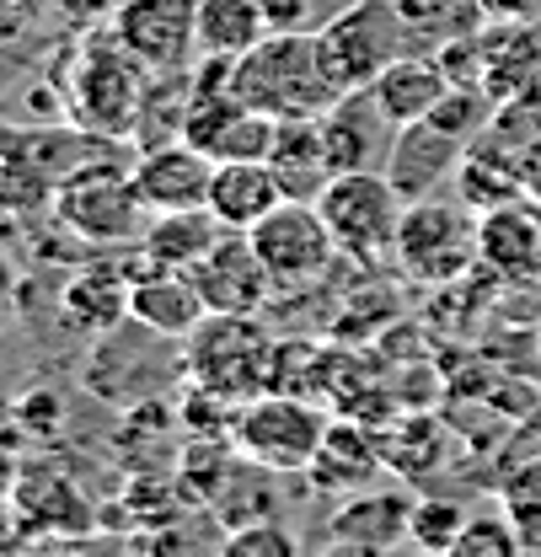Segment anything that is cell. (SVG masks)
Masks as SVG:
<instances>
[{
  "label": "cell",
  "instance_id": "6da1fadb",
  "mask_svg": "<svg viewBox=\"0 0 541 557\" xmlns=\"http://www.w3.org/2000/svg\"><path fill=\"white\" fill-rule=\"evenodd\" d=\"M231 91L269 119H322L339 97V86L322 70L317 33H300V27H273L263 44L236 54Z\"/></svg>",
  "mask_w": 541,
  "mask_h": 557
},
{
  "label": "cell",
  "instance_id": "7a4b0ae2",
  "mask_svg": "<svg viewBox=\"0 0 541 557\" xmlns=\"http://www.w3.org/2000/svg\"><path fill=\"white\" fill-rule=\"evenodd\" d=\"M273 348L253 311H209L188 333L183 375L214 403H247L273 386Z\"/></svg>",
  "mask_w": 541,
  "mask_h": 557
},
{
  "label": "cell",
  "instance_id": "3957f363",
  "mask_svg": "<svg viewBox=\"0 0 541 557\" xmlns=\"http://www.w3.org/2000/svg\"><path fill=\"white\" fill-rule=\"evenodd\" d=\"M392 263L413 284H462L477 269V209H467L456 194H429L407 199Z\"/></svg>",
  "mask_w": 541,
  "mask_h": 557
},
{
  "label": "cell",
  "instance_id": "277c9868",
  "mask_svg": "<svg viewBox=\"0 0 541 557\" xmlns=\"http://www.w3.org/2000/svg\"><path fill=\"white\" fill-rule=\"evenodd\" d=\"M317 49H322L328 81L339 91H359V86H376V75L392 60L413 54L418 44L407 33L397 0H354L317 33Z\"/></svg>",
  "mask_w": 541,
  "mask_h": 557
},
{
  "label": "cell",
  "instance_id": "5b68a950",
  "mask_svg": "<svg viewBox=\"0 0 541 557\" xmlns=\"http://www.w3.org/2000/svg\"><path fill=\"white\" fill-rule=\"evenodd\" d=\"M328 423L333 418L322 413L306 392H258L231 418V445L247 461L269 467L273 478H284V472H306L311 467Z\"/></svg>",
  "mask_w": 541,
  "mask_h": 557
},
{
  "label": "cell",
  "instance_id": "8992f818",
  "mask_svg": "<svg viewBox=\"0 0 541 557\" xmlns=\"http://www.w3.org/2000/svg\"><path fill=\"white\" fill-rule=\"evenodd\" d=\"M145 75H156L150 65H139L124 49L119 33L108 38H86L75 49V81H70V113L91 129V135H130L139 124V102H145Z\"/></svg>",
  "mask_w": 541,
  "mask_h": 557
},
{
  "label": "cell",
  "instance_id": "52a82bcc",
  "mask_svg": "<svg viewBox=\"0 0 541 557\" xmlns=\"http://www.w3.org/2000/svg\"><path fill=\"white\" fill-rule=\"evenodd\" d=\"M54 214H60V225L75 231L81 242H91V247H130L139 236H145V199H139L135 188V172H124V166H75L60 177V194H54Z\"/></svg>",
  "mask_w": 541,
  "mask_h": 557
},
{
  "label": "cell",
  "instance_id": "ba28073f",
  "mask_svg": "<svg viewBox=\"0 0 541 557\" xmlns=\"http://www.w3.org/2000/svg\"><path fill=\"white\" fill-rule=\"evenodd\" d=\"M317 209H322L343 258L376 263V258H392V247H397V225H403L407 199L392 188V177L381 166H370V172H339L322 188Z\"/></svg>",
  "mask_w": 541,
  "mask_h": 557
},
{
  "label": "cell",
  "instance_id": "9c48e42d",
  "mask_svg": "<svg viewBox=\"0 0 541 557\" xmlns=\"http://www.w3.org/2000/svg\"><path fill=\"white\" fill-rule=\"evenodd\" d=\"M247 236H253V247H258V258L269 269L273 289H306L343 258L328 220H322V209L311 199H284Z\"/></svg>",
  "mask_w": 541,
  "mask_h": 557
},
{
  "label": "cell",
  "instance_id": "30bf717a",
  "mask_svg": "<svg viewBox=\"0 0 541 557\" xmlns=\"http://www.w3.org/2000/svg\"><path fill=\"white\" fill-rule=\"evenodd\" d=\"M113 33L156 75H177L199 54V0H119Z\"/></svg>",
  "mask_w": 541,
  "mask_h": 557
},
{
  "label": "cell",
  "instance_id": "8fae6325",
  "mask_svg": "<svg viewBox=\"0 0 541 557\" xmlns=\"http://www.w3.org/2000/svg\"><path fill=\"white\" fill-rule=\"evenodd\" d=\"M477 263L499 284H541V199L520 194L477 214Z\"/></svg>",
  "mask_w": 541,
  "mask_h": 557
},
{
  "label": "cell",
  "instance_id": "7c38bea8",
  "mask_svg": "<svg viewBox=\"0 0 541 557\" xmlns=\"http://www.w3.org/2000/svg\"><path fill=\"white\" fill-rule=\"evenodd\" d=\"M467 145H472V139L451 135L445 124L418 119V124H403V129L392 135V150H386L381 172L392 177V188H397L403 199H429V194H445V188H451V177H456Z\"/></svg>",
  "mask_w": 541,
  "mask_h": 557
},
{
  "label": "cell",
  "instance_id": "4fadbf2b",
  "mask_svg": "<svg viewBox=\"0 0 541 557\" xmlns=\"http://www.w3.org/2000/svg\"><path fill=\"white\" fill-rule=\"evenodd\" d=\"M135 188L150 214H172V209H209V183H214V156H204L188 139H161L145 145L135 166Z\"/></svg>",
  "mask_w": 541,
  "mask_h": 557
},
{
  "label": "cell",
  "instance_id": "5bb4252c",
  "mask_svg": "<svg viewBox=\"0 0 541 557\" xmlns=\"http://www.w3.org/2000/svg\"><path fill=\"white\" fill-rule=\"evenodd\" d=\"M397 124L381 113L376 91L359 86V91H339L333 108L322 113V139H328V161H333V177L339 172H370L386 161Z\"/></svg>",
  "mask_w": 541,
  "mask_h": 557
},
{
  "label": "cell",
  "instance_id": "9a60e30c",
  "mask_svg": "<svg viewBox=\"0 0 541 557\" xmlns=\"http://www.w3.org/2000/svg\"><path fill=\"white\" fill-rule=\"evenodd\" d=\"M188 274L199 278V295L209 311H258L263 295L273 289L269 269H263V258H258L247 231H220L214 247L204 252Z\"/></svg>",
  "mask_w": 541,
  "mask_h": 557
},
{
  "label": "cell",
  "instance_id": "2e32d148",
  "mask_svg": "<svg viewBox=\"0 0 541 557\" xmlns=\"http://www.w3.org/2000/svg\"><path fill=\"white\" fill-rule=\"evenodd\" d=\"M381 472H386V445H381L365 423L333 418L328 434H322V445H317V456H311V467H306L300 478L311 483V493H322V498H348V493H359V487H376Z\"/></svg>",
  "mask_w": 541,
  "mask_h": 557
},
{
  "label": "cell",
  "instance_id": "e0dca14e",
  "mask_svg": "<svg viewBox=\"0 0 541 557\" xmlns=\"http://www.w3.org/2000/svg\"><path fill=\"white\" fill-rule=\"evenodd\" d=\"M413 498L397 487H359L328 515V542L339 553H392L407 547Z\"/></svg>",
  "mask_w": 541,
  "mask_h": 557
},
{
  "label": "cell",
  "instance_id": "ac0fdd59",
  "mask_svg": "<svg viewBox=\"0 0 541 557\" xmlns=\"http://www.w3.org/2000/svg\"><path fill=\"white\" fill-rule=\"evenodd\" d=\"M135 278V274H130ZM209 317L199 295V278L188 269H161V263H145V274L130 284V322L145 333H161V338H188Z\"/></svg>",
  "mask_w": 541,
  "mask_h": 557
},
{
  "label": "cell",
  "instance_id": "d6986e66",
  "mask_svg": "<svg viewBox=\"0 0 541 557\" xmlns=\"http://www.w3.org/2000/svg\"><path fill=\"white\" fill-rule=\"evenodd\" d=\"M451 194L467 209H477V214L520 199V194H526V188H520V145H509L504 135H493V129L482 139H472V145L462 150L456 177H451Z\"/></svg>",
  "mask_w": 541,
  "mask_h": 557
},
{
  "label": "cell",
  "instance_id": "ffe728a7",
  "mask_svg": "<svg viewBox=\"0 0 541 557\" xmlns=\"http://www.w3.org/2000/svg\"><path fill=\"white\" fill-rule=\"evenodd\" d=\"M269 166L284 188V199H322V188L333 183V161H328V139H322V119H279Z\"/></svg>",
  "mask_w": 541,
  "mask_h": 557
},
{
  "label": "cell",
  "instance_id": "44dd1931",
  "mask_svg": "<svg viewBox=\"0 0 541 557\" xmlns=\"http://www.w3.org/2000/svg\"><path fill=\"white\" fill-rule=\"evenodd\" d=\"M279 205H284V188H279L269 161H214L209 214H214L225 231H253V225Z\"/></svg>",
  "mask_w": 541,
  "mask_h": 557
},
{
  "label": "cell",
  "instance_id": "7402d4cb",
  "mask_svg": "<svg viewBox=\"0 0 541 557\" xmlns=\"http://www.w3.org/2000/svg\"><path fill=\"white\" fill-rule=\"evenodd\" d=\"M130 284L135 278L113 263H86L81 274H70L65 295H60V311H65L70 327L81 333H113L124 317H130Z\"/></svg>",
  "mask_w": 541,
  "mask_h": 557
},
{
  "label": "cell",
  "instance_id": "603a6c76",
  "mask_svg": "<svg viewBox=\"0 0 541 557\" xmlns=\"http://www.w3.org/2000/svg\"><path fill=\"white\" fill-rule=\"evenodd\" d=\"M376 102H381V113L403 129V124H418V119H429L434 108H440V97L451 91V75L440 60H423V54H403V60H392V65L376 75Z\"/></svg>",
  "mask_w": 541,
  "mask_h": 557
},
{
  "label": "cell",
  "instance_id": "cb8c5ba5",
  "mask_svg": "<svg viewBox=\"0 0 541 557\" xmlns=\"http://www.w3.org/2000/svg\"><path fill=\"white\" fill-rule=\"evenodd\" d=\"M225 225L209 214V209H172V214H156L139 236V258L145 263H161V269H194L204 252L214 247Z\"/></svg>",
  "mask_w": 541,
  "mask_h": 557
},
{
  "label": "cell",
  "instance_id": "d4e9b609",
  "mask_svg": "<svg viewBox=\"0 0 541 557\" xmlns=\"http://www.w3.org/2000/svg\"><path fill=\"white\" fill-rule=\"evenodd\" d=\"M269 33L273 27L263 0H199V54L236 60L253 44H263Z\"/></svg>",
  "mask_w": 541,
  "mask_h": 557
},
{
  "label": "cell",
  "instance_id": "484cf974",
  "mask_svg": "<svg viewBox=\"0 0 541 557\" xmlns=\"http://www.w3.org/2000/svg\"><path fill=\"white\" fill-rule=\"evenodd\" d=\"M397 5H403V22L418 49H423V44L440 49V44L467 38V33H477V27L488 22L482 0H397Z\"/></svg>",
  "mask_w": 541,
  "mask_h": 557
},
{
  "label": "cell",
  "instance_id": "4316f807",
  "mask_svg": "<svg viewBox=\"0 0 541 557\" xmlns=\"http://www.w3.org/2000/svg\"><path fill=\"white\" fill-rule=\"evenodd\" d=\"M54 194H60V183L38 156H27L22 145H11L0 156V209L5 214H33V209L54 205Z\"/></svg>",
  "mask_w": 541,
  "mask_h": 557
},
{
  "label": "cell",
  "instance_id": "83f0119b",
  "mask_svg": "<svg viewBox=\"0 0 541 557\" xmlns=\"http://www.w3.org/2000/svg\"><path fill=\"white\" fill-rule=\"evenodd\" d=\"M467 504L434 493V498H413V515H407V547L418 553H434V557H451L456 553V536L467 525Z\"/></svg>",
  "mask_w": 541,
  "mask_h": 557
},
{
  "label": "cell",
  "instance_id": "f1b7e54d",
  "mask_svg": "<svg viewBox=\"0 0 541 557\" xmlns=\"http://www.w3.org/2000/svg\"><path fill=\"white\" fill-rule=\"evenodd\" d=\"M273 135H279V119H269V113H258V108L242 102V108L225 119V129L214 135L209 156H214V161H269Z\"/></svg>",
  "mask_w": 541,
  "mask_h": 557
},
{
  "label": "cell",
  "instance_id": "f546056e",
  "mask_svg": "<svg viewBox=\"0 0 541 557\" xmlns=\"http://www.w3.org/2000/svg\"><path fill=\"white\" fill-rule=\"evenodd\" d=\"M520 553H526V536H520L509 509H482V515L472 509L451 557H520Z\"/></svg>",
  "mask_w": 541,
  "mask_h": 557
},
{
  "label": "cell",
  "instance_id": "4dcf8cb0",
  "mask_svg": "<svg viewBox=\"0 0 541 557\" xmlns=\"http://www.w3.org/2000/svg\"><path fill=\"white\" fill-rule=\"evenodd\" d=\"M493 135H504L509 145H526V139L541 135V65L493 108V124H488Z\"/></svg>",
  "mask_w": 541,
  "mask_h": 557
},
{
  "label": "cell",
  "instance_id": "1f68e13d",
  "mask_svg": "<svg viewBox=\"0 0 541 557\" xmlns=\"http://www.w3.org/2000/svg\"><path fill=\"white\" fill-rule=\"evenodd\" d=\"M295 536L279 525V520H253V525H231L220 536V553L225 557H295Z\"/></svg>",
  "mask_w": 541,
  "mask_h": 557
},
{
  "label": "cell",
  "instance_id": "d6a6232c",
  "mask_svg": "<svg viewBox=\"0 0 541 557\" xmlns=\"http://www.w3.org/2000/svg\"><path fill=\"white\" fill-rule=\"evenodd\" d=\"M54 11L65 16L70 27H102V22H113L119 0H54Z\"/></svg>",
  "mask_w": 541,
  "mask_h": 557
},
{
  "label": "cell",
  "instance_id": "836d02e7",
  "mask_svg": "<svg viewBox=\"0 0 541 557\" xmlns=\"http://www.w3.org/2000/svg\"><path fill=\"white\" fill-rule=\"evenodd\" d=\"M509 515H515V525H520V536H526V553H541V493L515 498Z\"/></svg>",
  "mask_w": 541,
  "mask_h": 557
},
{
  "label": "cell",
  "instance_id": "e575fe53",
  "mask_svg": "<svg viewBox=\"0 0 541 557\" xmlns=\"http://www.w3.org/2000/svg\"><path fill=\"white\" fill-rule=\"evenodd\" d=\"M520 188L531 199H541V135L520 145Z\"/></svg>",
  "mask_w": 541,
  "mask_h": 557
},
{
  "label": "cell",
  "instance_id": "d590c367",
  "mask_svg": "<svg viewBox=\"0 0 541 557\" xmlns=\"http://www.w3.org/2000/svg\"><path fill=\"white\" fill-rule=\"evenodd\" d=\"M306 5H311V0H263V11H269V27H300Z\"/></svg>",
  "mask_w": 541,
  "mask_h": 557
},
{
  "label": "cell",
  "instance_id": "8d00e7d4",
  "mask_svg": "<svg viewBox=\"0 0 541 557\" xmlns=\"http://www.w3.org/2000/svg\"><path fill=\"white\" fill-rule=\"evenodd\" d=\"M16 322V274H11V263L0 258V333Z\"/></svg>",
  "mask_w": 541,
  "mask_h": 557
},
{
  "label": "cell",
  "instance_id": "74e56055",
  "mask_svg": "<svg viewBox=\"0 0 541 557\" xmlns=\"http://www.w3.org/2000/svg\"><path fill=\"white\" fill-rule=\"evenodd\" d=\"M5 493H11V461L0 456V498H5Z\"/></svg>",
  "mask_w": 541,
  "mask_h": 557
},
{
  "label": "cell",
  "instance_id": "f35d334b",
  "mask_svg": "<svg viewBox=\"0 0 541 557\" xmlns=\"http://www.w3.org/2000/svg\"><path fill=\"white\" fill-rule=\"evenodd\" d=\"M537 344H541V327H537Z\"/></svg>",
  "mask_w": 541,
  "mask_h": 557
}]
</instances>
